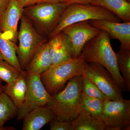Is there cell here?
Wrapping results in <instances>:
<instances>
[{
    "label": "cell",
    "instance_id": "obj_1",
    "mask_svg": "<svg viewBox=\"0 0 130 130\" xmlns=\"http://www.w3.org/2000/svg\"><path fill=\"white\" fill-rule=\"evenodd\" d=\"M86 63L94 62L106 68L113 76L122 91L126 90L125 84L117 65L116 55L112 48L110 38L103 30L85 44L81 52Z\"/></svg>",
    "mask_w": 130,
    "mask_h": 130
},
{
    "label": "cell",
    "instance_id": "obj_2",
    "mask_svg": "<svg viewBox=\"0 0 130 130\" xmlns=\"http://www.w3.org/2000/svg\"><path fill=\"white\" fill-rule=\"evenodd\" d=\"M82 76L79 74L70 79L64 88L51 95L46 106L55 115L57 119L72 121L82 111Z\"/></svg>",
    "mask_w": 130,
    "mask_h": 130
},
{
    "label": "cell",
    "instance_id": "obj_3",
    "mask_svg": "<svg viewBox=\"0 0 130 130\" xmlns=\"http://www.w3.org/2000/svg\"><path fill=\"white\" fill-rule=\"evenodd\" d=\"M86 63L81 54L76 58L51 65L40 74L41 81L49 94L54 95L62 90L71 78L83 74Z\"/></svg>",
    "mask_w": 130,
    "mask_h": 130
},
{
    "label": "cell",
    "instance_id": "obj_4",
    "mask_svg": "<svg viewBox=\"0 0 130 130\" xmlns=\"http://www.w3.org/2000/svg\"><path fill=\"white\" fill-rule=\"evenodd\" d=\"M91 20H104L118 23L121 20L111 12L101 7L91 4H71L64 10L57 27L49 37L50 39L68 25Z\"/></svg>",
    "mask_w": 130,
    "mask_h": 130
},
{
    "label": "cell",
    "instance_id": "obj_5",
    "mask_svg": "<svg viewBox=\"0 0 130 130\" xmlns=\"http://www.w3.org/2000/svg\"><path fill=\"white\" fill-rule=\"evenodd\" d=\"M68 6L61 2L36 3L24 8L23 14L34 23L39 33L45 37H49Z\"/></svg>",
    "mask_w": 130,
    "mask_h": 130
},
{
    "label": "cell",
    "instance_id": "obj_6",
    "mask_svg": "<svg viewBox=\"0 0 130 130\" xmlns=\"http://www.w3.org/2000/svg\"><path fill=\"white\" fill-rule=\"evenodd\" d=\"M20 19L18 34L19 45L16 54L21 69L24 71L37 50L48 41L46 37L35 29L32 21L28 17L23 14Z\"/></svg>",
    "mask_w": 130,
    "mask_h": 130
},
{
    "label": "cell",
    "instance_id": "obj_7",
    "mask_svg": "<svg viewBox=\"0 0 130 130\" xmlns=\"http://www.w3.org/2000/svg\"><path fill=\"white\" fill-rule=\"evenodd\" d=\"M25 71L27 87L24 101L18 109L16 119L18 121L23 119L32 109L46 106L51 96L41 81L40 75Z\"/></svg>",
    "mask_w": 130,
    "mask_h": 130
},
{
    "label": "cell",
    "instance_id": "obj_8",
    "mask_svg": "<svg viewBox=\"0 0 130 130\" xmlns=\"http://www.w3.org/2000/svg\"><path fill=\"white\" fill-rule=\"evenodd\" d=\"M84 72L108 100L117 101L123 99V91L118 84L104 67L94 62L86 63Z\"/></svg>",
    "mask_w": 130,
    "mask_h": 130
},
{
    "label": "cell",
    "instance_id": "obj_9",
    "mask_svg": "<svg viewBox=\"0 0 130 130\" xmlns=\"http://www.w3.org/2000/svg\"><path fill=\"white\" fill-rule=\"evenodd\" d=\"M100 119L106 130H129L130 100H106Z\"/></svg>",
    "mask_w": 130,
    "mask_h": 130
},
{
    "label": "cell",
    "instance_id": "obj_10",
    "mask_svg": "<svg viewBox=\"0 0 130 130\" xmlns=\"http://www.w3.org/2000/svg\"><path fill=\"white\" fill-rule=\"evenodd\" d=\"M71 44L73 58L80 56L85 44L95 37L101 30L92 26L88 21L75 23L67 26L62 30Z\"/></svg>",
    "mask_w": 130,
    "mask_h": 130
},
{
    "label": "cell",
    "instance_id": "obj_11",
    "mask_svg": "<svg viewBox=\"0 0 130 130\" xmlns=\"http://www.w3.org/2000/svg\"><path fill=\"white\" fill-rule=\"evenodd\" d=\"M24 9L16 0H12L0 15V31L2 36L15 43L18 41V24L23 14Z\"/></svg>",
    "mask_w": 130,
    "mask_h": 130
},
{
    "label": "cell",
    "instance_id": "obj_12",
    "mask_svg": "<svg viewBox=\"0 0 130 130\" xmlns=\"http://www.w3.org/2000/svg\"><path fill=\"white\" fill-rule=\"evenodd\" d=\"M88 22L92 26L107 32L110 38L118 40L120 48L130 49V22L118 23L104 20H91Z\"/></svg>",
    "mask_w": 130,
    "mask_h": 130
},
{
    "label": "cell",
    "instance_id": "obj_13",
    "mask_svg": "<svg viewBox=\"0 0 130 130\" xmlns=\"http://www.w3.org/2000/svg\"><path fill=\"white\" fill-rule=\"evenodd\" d=\"M52 64L73 59L72 47L67 36L60 31L48 41Z\"/></svg>",
    "mask_w": 130,
    "mask_h": 130
},
{
    "label": "cell",
    "instance_id": "obj_14",
    "mask_svg": "<svg viewBox=\"0 0 130 130\" xmlns=\"http://www.w3.org/2000/svg\"><path fill=\"white\" fill-rule=\"evenodd\" d=\"M56 117L46 106L32 109L24 118L22 130H39Z\"/></svg>",
    "mask_w": 130,
    "mask_h": 130
},
{
    "label": "cell",
    "instance_id": "obj_15",
    "mask_svg": "<svg viewBox=\"0 0 130 130\" xmlns=\"http://www.w3.org/2000/svg\"><path fill=\"white\" fill-rule=\"evenodd\" d=\"M51 65L47 41L37 50L25 71L29 74L40 75L47 70Z\"/></svg>",
    "mask_w": 130,
    "mask_h": 130
},
{
    "label": "cell",
    "instance_id": "obj_16",
    "mask_svg": "<svg viewBox=\"0 0 130 130\" xmlns=\"http://www.w3.org/2000/svg\"><path fill=\"white\" fill-rule=\"evenodd\" d=\"M26 85L25 71L21 73L20 76L15 81L7 83L4 86V93L9 96L18 109L24 101Z\"/></svg>",
    "mask_w": 130,
    "mask_h": 130
},
{
    "label": "cell",
    "instance_id": "obj_17",
    "mask_svg": "<svg viewBox=\"0 0 130 130\" xmlns=\"http://www.w3.org/2000/svg\"><path fill=\"white\" fill-rule=\"evenodd\" d=\"M91 5L109 10L124 22H130V3L126 0H95Z\"/></svg>",
    "mask_w": 130,
    "mask_h": 130
},
{
    "label": "cell",
    "instance_id": "obj_18",
    "mask_svg": "<svg viewBox=\"0 0 130 130\" xmlns=\"http://www.w3.org/2000/svg\"><path fill=\"white\" fill-rule=\"evenodd\" d=\"M72 122L73 130H106L101 119L91 117L82 111Z\"/></svg>",
    "mask_w": 130,
    "mask_h": 130
},
{
    "label": "cell",
    "instance_id": "obj_19",
    "mask_svg": "<svg viewBox=\"0 0 130 130\" xmlns=\"http://www.w3.org/2000/svg\"><path fill=\"white\" fill-rule=\"evenodd\" d=\"M18 108L9 96L0 94V130H4L6 121L16 117Z\"/></svg>",
    "mask_w": 130,
    "mask_h": 130
},
{
    "label": "cell",
    "instance_id": "obj_20",
    "mask_svg": "<svg viewBox=\"0 0 130 130\" xmlns=\"http://www.w3.org/2000/svg\"><path fill=\"white\" fill-rule=\"evenodd\" d=\"M17 49L16 43L4 38L0 31V49L4 56V60L22 72L23 71L21 69L17 57Z\"/></svg>",
    "mask_w": 130,
    "mask_h": 130
},
{
    "label": "cell",
    "instance_id": "obj_21",
    "mask_svg": "<svg viewBox=\"0 0 130 130\" xmlns=\"http://www.w3.org/2000/svg\"><path fill=\"white\" fill-rule=\"evenodd\" d=\"M105 101L87 96L82 93L81 110L91 117L101 119L104 111Z\"/></svg>",
    "mask_w": 130,
    "mask_h": 130
},
{
    "label": "cell",
    "instance_id": "obj_22",
    "mask_svg": "<svg viewBox=\"0 0 130 130\" xmlns=\"http://www.w3.org/2000/svg\"><path fill=\"white\" fill-rule=\"evenodd\" d=\"M119 71L122 73L126 90L130 91V49L120 48L115 53Z\"/></svg>",
    "mask_w": 130,
    "mask_h": 130
},
{
    "label": "cell",
    "instance_id": "obj_23",
    "mask_svg": "<svg viewBox=\"0 0 130 130\" xmlns=\"http://www.w3.org/2000/svg\"><path fill=\"white\" fill-rule=\"evenodd\" d=\"M82 76V93L87 96L105 101L108 100L106 96L93 82L89 79L85 73Z\"/></svg>",
    "mask_w": 130,
    "mask_h": 130
},
{
    "label": "cell",
    "instance_id": "obj_24",
    "mask_svg": "<svg viewBox=\"0 0 130 130\" xmlns=\"http://www.w3.org/2000/svg\"><path fill=\"white\" fill-rule=\"evenodd\" d=\"M21 73L4 60H0V80L11 83L18 78Z\"/></svg>",
    "mask_w": 130,
    "mask_h": 130
},
{
    "label": "cell",
    "instance_id": "obj_25",
    "mask_svg": "<svg viewBox=\"0 0 130 130\" xmlns=\"http://www.w3.org/2000/svg\"><path fill=\"white\" fill-rule=\"evenodd\" d=\"M48 123L50 130H73L72 121L59 120L55 117Z\"/></svg>",
    "mask_w": 130,
    "mask_h": 130
},
{
    "label": "cell",
    "instance_id": "obj_26",
    "mask_svg": "<svg viewBox=\"0 0 130 130\" xmlns=\"http://www.w3.org/2000/svg\"><path fill=\"white\" fill-rule=\"evenodd\" d=\"M95 0H62L61 3L69 5L73 4H92Z\"/></svg>",
    "mask_w": 130,
    "mask_h": 130
},
{
    "label": "cell",
    "instance_id": "obj_27",
    "mask_svg": "<svg viewBox=\"0 0 130 130\" xmlns=\"http://www.w3.org/2000/svg\"><path fill=\"white\" fill-rule=\"evenodd\" d=\"M12 0H0V15L6 10Z\"/></svg>",
    "mask_w": 130,
    "mask_h": 130
},
{
    "label": "cell",
    "instance_id": "obj_28",
    "mask_svg": "<svg viewBox=\"0 0 130 130\" xmlns=\"http://www.w3.org/2000/svg\"><path fill=\"white\" fill-rule=\"evenodd\" d=\"M62 0H34L32 3V5L38 3H58L61 2Z\"/></svg>",
    "mask_w": 130,
    "mask_h": 130
},
{
    "label": "cell",
    "instance_id": "obj_29",
    "mask_svg": "<svg viewBox=\"0 0 130 130\" xmlns=\"http://www.w3.org/2000/svg\"><path fill=\"white\" fill-rule=\"evenodd\" d=\"M22 7L25 8L32 5L34 0H16Z\"/></svg>",
    "mask_w": 130,
    "mask_h": 130
},
{
    "label": "cell",
    "instance_id": "obj_30",
    "mask_svg": "<svg viewBox=\"0 0 130 130\" xmlns=\"http://www.w3.org/2000/svg\"><path fill=\"white\" fill-rule=\"evenodd\" d=\"M4 93V86H3L0 80V94Z\"/></svg>",
    "mask_w": 130,
    "mask_h": 130
},
{
    "label": "cell",
    "instance_id": "obj_31",
    "mask_svg": "<svg viewBox=\"0 0 130 130\" xmlns=\"http://www.w3.org/2000/svg\"><path fill=\"white\" fill-rule=\"evenodd\" d=\"M4 60V57L2 52L0 49V60Z\"/></svg>",
    "mask_w": 130,
    "mask_h": 130
},
{
    "label": "cell",
    "instance_id": "obj_32",
    "mask_svg": "<svg viewBox=\"0 0 130 130\" xmlns=\"http://www.w3.org/2000/svg\"><path fill=\"white\" fill-rule=\"evenodd\" d=\"M126 1L130 3V0H126Z\"/></svg>",
    "mask_w": 130,
    "mask_h": 130
}]
</instances>
